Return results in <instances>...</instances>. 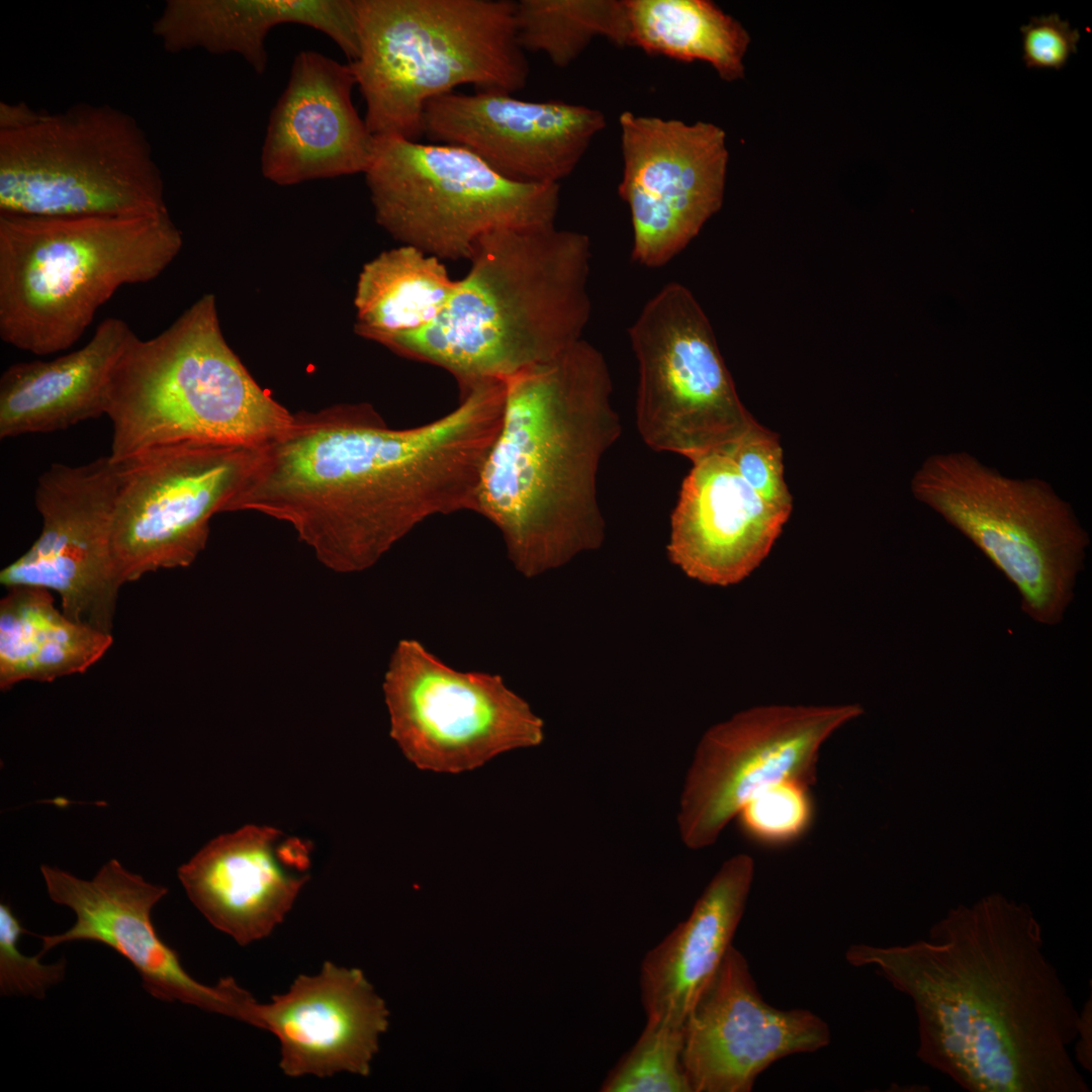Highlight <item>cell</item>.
<instances>
[{
  "mask_svg": "<svg viewBox=\"0 0 1092 1092\" xmlns=\"http://www.w3.org/2000/svg\"><path fill=\"white\" fill-rule=\"evenodd\" d=\"M119 464L109 455L82 465L53 463L37 479L38 538L2 569L0 582L56 592L62 612L111 633L120 583L112 543Z\"/></svg>",
  "mask_w": 1092,
  "mask_h": 1092,
  "instance_id": "15",
  "label": "cell"
},
{
  "mask_svg": "<svg viewBox=\"0 0 1092 1092\" xmlns=\"http://www.w3.org/2000/svg\"><path fill=\"white\" fill-rule=\"evenodd\" d=\"M606 125L597 108L485 90L434 98L423 116L432 143L465 148L502 175L536 183L569 176Z\"/></svg>",
  "mask_w": 1092,
  "mask_h": 1092,
  "instance_id": "19",
  "label": "cell"
},
{
  "mask_svg": "<svg viewBox=\"0 0 1092 1092\" xmlns=\"http://www.w3.org/2000/svg\"><path fill=\"white\" fill-rule=\"evenodd\" d=\"M619 194L630 210L632 258L665 265L722 207L729 152L712 122L623 111Z\"/></svg>",
  "mask_w": 1092,
  "mask_h": 1092,
  "instance_id": "16",
  "label": "cell"
},
{
  "mask_svg": "<svg viewBox=\"0 0 1092 1092\" xmlns=\"http://www.w3.org/2000/svg\"><path fill=\"white\" fill-rule=\"evenodd\" d=\"M257 449L181 443L118 460L112 543L120 583L191 565L206 546L211 518L228 512Z\"/></svg>",
  "mask_w": 1092,
  "mask_h": 1092,
  "instance_id": "13",
  "label": "cell"
},
{
  "mask_svg": "<svg viewBox=\"0 0 1092 1092\" xmlns=\"http://www.w3.org/2000/svg\"><path fill=\"white\" fill-rule=\"evenodd\" d=\"M151 144L130 114L78 103L49 113L0 103V214L141 216L167 212Z\"/></svg>",
  "mask_w": 1092,
  "mask_h": 1092,
  "instance_id": "8",
  "label": "cell"
},
{
  "mask_svg": "<svg viewBox=\"0 0 1092 1092\" xmlns=\"http://www.w3.org/2000/svg\"><path fill=\"white\" fill-rule=\"evenodd\" d=\"M911 491L1006 576L1025 615L1048 627L1063 622L1090 539L1048 482L1010 478L968 452H948L923 461Z\"/></svg>",
  "mask_w": 1092,
  "mask_h": 1092,
  "instance_id": "9",
  "label": "cell"
},
{
  "mask_svg": "<svg viewBox=\"0 0 1092 1092\" xmlns=\"http://www.w3.org/2000/svg\"><path fill=\"white\" fill-rule=\"evenodd\" d=\"M183 246L169 211L141 216L0 214V338L67 350L123 285L150 282Z\"/></svg>",
  "mask_w": 1092,
  "mask_h": 1092,
  "instance_id": "6",
  "label": "cell"
},
{
  "mask_svg": "<svg viewBox=\"0 0 1092 1092\" xmlns=\"http://www.w3.org/2000/svg\"><path fill=\"white\" fill-rule=\"evenodd\" d=\"M356 79L350 65L302 51L271 110L261 151L269 181L293 185L365 173L375 136L352 101Z\"/></svg>",
  "mask_w": 1092,
  "mask_h": 1092,
  "instance_id": "20",
  "label": "cell"
},
{
  "mask_svg": "<svg viewBox=\"0 0 1092 1092\" xmlns=\"http://www.w3.org/2000/svg\"><path fill=\"white\" fill-rule=\"evenodd\" d=\"M40 872L50 898L69 907L76 921L63 933L40 935L39 956L66 942H100L130 962L153 997L253 1023L258 1002L248 991L232 978L214 986L194 980L175 949L159 937L151 913L167 888L147 882L117 859L108 860L91 880L47 864Z\"/></svg>",
  "mask_w": 1092,
  "mask_h": 1092,
  "instance_id": "17",
  "label": "cell"
},
{
  "mask_svg": "<svg viewBox=\"0 0 1092 1092\" xmlns=\"http://www.w3.org/2000/svg\"><path fill=\"white\" fill-rule=\"evenodd\" d=\"M590 256L586 235L554 225L488 233L441 314L382 345L445 369L459 386L506 381L581 340Z\"/></svg>",
  "mask_w": 1092,
  "mask_h": 1092,
  "instance_id": "4",
  "label": "cell"
},
{
  "mask_svg": "<svg viewBox=\"0 0 1092 1092\" xmlns=\"http://www.w3.org/2000/svg\"><path fill=\"white\" fill-rule=\"evenodd\" d=\"M753 877L750 855L739 853L725 860L687 919L646 952L639 986L647 1020L685 1024L732 946Z\"/></svg>",
  "mask_w": 1092,
  "mask_h": 1092,
  "instance_id": "24",
  "label": "cell"
},
{
  "mask_svg": "<svg viewBox=\"0 0 1092 1092\" xmlns=\"http://www.w3.org/2000/svg\"><path fill=\"white\" fill-rule=\"evenodd\" d=\"M383 691L390 736L420 769L471 770L544 739L542 719L502 676L456 670L414 639L395 647Z\"/></svg>",
  "mask_w": 1092,
  "mask_h": 1092,
  "instance_id": "12",
  "label": "cell"
},
{
  "mask_svg": "<svg viewBox=\"0 0 1092 1092\" xmlns=\"http://www.w3.org/2000/svg\"><path fill=\"white\" fill-rule=\"evenodd\" d=\"M106 416L116 461L181 443L260 448L293 421L226 343L213 294L151 339L132 334L112 373Z\"/></svg>",
  "mask_w": 1092,
  "mask_h": 1092,
  "instance_id": "5",
  "label": "cell"
},
{
  "mask_svg": "<svg viewBox=\"0 0 1092 1092\" xmlns=\"http://www.w3.org/2000/svg\"><path fill=\"white\" fill-rule=\"evenodd\" d=\"M629 338L639 372L637 428L653 450L694 461L724 452L755 423L706 313L687 287H662L642 308Z\"/></svg>",
  "mask_w": 1092,
  "mask_h": 1092,
  "instance_id": "11",
  "label": "cell"
},
{
  "mask_svg": "<svg viewBox=\"0 0 1092 1092\" xmlns=\"http://www.w3.org/2000/svg\"><path fill=\"white\" fill-rule=\"evenodd\" d=\"M1076 1059L1085 1070H1092V1000L1086 1001L1083 1009L1079 1011L1077 1029Z\"/></svg>",
  "mask_w": 1092,
  "mask_h": 1092,
  "instance_id": "36",
  "label": "cell"
},
{
  "mask_svg": "<svg viewBox=\"0 0 1092 1092\" xmlns=\"http://www.w3.org/2000/svg\"><path fill=\"white\" fill-rule=\"evenodd\" d=\"M349 65L374 136L418 141L429 101L461 85L512 94L529 77L508 0H356Z\"/></svg>",
  "mask_w": 1092,
  "mask_h": 1092,
  "instance_id": "7",
  "label": "cell"
},
{
  "mask_svg": "<svg viewBox=\"0 0 1092 1092\" xmlns=\"http://www.w3.org/2000/svg\"><path fill=\"white\" fill-rule=\"evenodd\" d=\"M457 284L436 256L407 245L385 251L359 274L355 332L382 345L420 331L441 314Z\"/></svg>",
  "mask_w": 1092,
  "mask_h": 1092,
  "instance_id": "28",
  "label": "cell"
},
{
  "mask_svg": "<svg viewBox=\"0 0 1092 1092\" xmlns=\"http://www.w3.org/2000/svg\"><path fill=\"white\" fill-rule=\"evenodd\" d=\"M809 785L784 782L747 803L737 818L744 833L767 844H782L803 835L813 819Z\"/></svg>",
  "mask_w": 1092,
  "mask_h": 1092,
  "instance_id": "32",
  "label": "cell"
},
{
  "mask_svg": "<svg viewBox=\"0 0 1092 1092\" xmlns=\"http://www.w3.org/2000/svg\"><path fill=\"white\" fill-rule=\"evenodd\" d=\"M366 183L377 223L439 259H469L484 235L554 225L557 183L510 179L469 150L375 136Z\"/></svg>",
  "mask_w": 1092,
  "mask_h": 1092,
  "instance_id": "10",
  "label": "cell"
},
{
  "mask_svg": "<svg viewBox=\"0 0 1092 1092\" xmlns=\"http://www.w3.org/2000/svg\"><path fill=\"white\" fill-rule=\"evenodd\" d=\"M846 961L907 995L917 1057L970 1092H1088L1069 1046L1079 1010L1024 903L1001 894L951 908L927 939L856 943Z\"/></svg>",
  "mask_w": 1092,
  "mask_h": 1092,
  "instance_id": "2",
  "label": "cell"
},
{
  "mask_svg": "<svg viewBox=\"0 0 1092 1092\" xmlns=\"http://www.w3.org/2000/svg\"><path fill=\"white\" fill-rule=\"evenodd\" d=\"M27 931L9 905L0 904V991L2 995H22L42 999L47 991L65 977L66 961L42 964L39 954L28 957L18 946Z\"/></svg>",
  "mask_w": 1092,
  "mask_h": 1092,
  "instance_id": "34",
  "label": "cell"
},
{
  "mask_svg": "<svg viewBox=\"0 0 1092 1092\" xmlns=\"http://www.w3.org/2000/svg\"><path fill=\"white\" fill-rule=\"evenodd\" d=\"M670 517V561L700 582L727 586L754 571L790 515L766 503L723 453L692 461Z\"/></svg>",
  "mask_w": 1092,
  "mask_h": 1092,
  "instance_id": "22",
  "label": "cell"
},
{
  "mask_svg": "<svg viewBox=\"0 0 1092 1092\" xmlns=\"http://www.w3.org/2000/svg\"><path fill=\"white\" fill-rule=\"evenodd\" d=\"M287 23L323 32L349 63L358 57L356 0H168L153 32L169 53L236 54L262 75L268 65L266 38Z\"/></svg>",
  "mask_w": 1092,
  "mask_h": 1092,
  "instance_id": "25",
  "label": "cell"
},
{
  "mask_svg": "<svg viewBox=\"0 0 1092 1092\" xmlns=\"http://www.w3.org/2000/svg\"><path fill=\"white\" fill-rule=\"evenodd\" d=\"M684 1025L646 1020L633 1046L604 1080L602 1092H692L682 1065Z\"/></svg>",
  "mask_w": 1092,
  "mask_h": 1092,
  "instance_id": "31",
  "label": "cell"
},
{
  "mask_svg": "<svg viewBox=\"0 0 1092 1092\" xmlns=\"http://www.w3.org/2000/svg\"><path fill=\"white\" fill-rule=\"evenodd\" d=\"M505 382L475 513L500 532L516 569L534 577L603 544L597 476L621 424L607 362L582 339Z\"/></svg>",
  "mask_w": 1092,
  "mask_h": 1092,
  "instance_id": "3",
  "label": "cell"
},
{
  "mask_svg": "<svg viewBox=\"0 0 1092 1092\" xmlns=\"http://www.w3.org/2000/svg\"><path fill=\"white\" fill-rule=\"evenodd\" d=\"M304 846L275 828L248 825L220 835L178 870L189 899L217 929L246 945L269 935L308 876Z\"/></svg>",
  "mask_w": 1092,
  "mask_h": 1092,
  "instance_id": "23",
  "label": "cell"
},
{
  "mask_svg": "<svg viewBox=\"0 0 1092 1092\" xmlns=\"http://www.w3.org/2000/svg\"><path fill=\"white\" fill-rule=\"evenodd\" d=\"M829 1041L827 1023L813 1012L767 1004L732 945L685 1021L681 1058L692 1092H749L778 1060Z\"/></svg>",
  "mask_w": 1092,
  "mask_h": 1092,
  "instance_id": "18",
  "label": "cell"
},
{
  "mask_svg": "<svg viewBox=\"0 0 1092 1092\" xmlns=\"http://www.w3.org/2000/svg\"><path fill=\"white\" fill-rule=\"evenodd\" d=\"M0 603V688L83 673L112 644L111 633L77 623L54 605L49 589L10 587Z\"/></svg>",
  "mask_w": 1092,
  "mask_h": 1092,
  "instance_id": "27",
  "label": "cell"
},
{
  "mask_svg": "<svg viewBox=\"0 0 1092 1092\" xmlns=\"http://www.w3.org/2000/svg\"><path fill=\"white\" fill-rule=\"evenodd\" d=\"M255 1026L277 1037L279 1065L289 1077L366 1076L388 1010L360 970L326 962L270 1003H258Z\"/></svg>",
  "mask_w": 1092,
  "mask_h": 1092,
  "instance_id": "21",
  "label": "cell"
},
{
  "mask_svg": "<svg viewBox=\"0 0 1092 1092\" xmlns=\"http://www.w3.org/2000/svg\"><path fill=\"white\" fill-rule=\"evenodd\" d=\"M738 473L767 505L791 515L793 497L785 481L779 435L755 423L724 452Z\"/></svg>",
  "mask_w": 1092,
  "mask_h": 1092,
  "instance_id": "33",
  "label": "cell"
},
{
  "mask_svg": "<svg viewBox=\"0 0 1092 1092\" xmlns=\"http://www.w3.org/2000/svg\"><path fill=\"white\" fill-rule=\"evenodd\" d=\"M863 709L846 705H767L735 714L706 731L688 770L677 823L682 842L702 849L763 791L784 782H815L819 751Z\"/></svg>",
  "mask_w": 1092,
  "mask_h": 1092,
  "instance_id": "14",
  "label": "cell"
},
{
  "mask_svg": "<svg viewBox=\"0 0 1092 1092\" xmlns=\"http://www.w3.org/2000/svg\"><path fill=\"white\" fill-rule=\"evenodd\" d=\"M630 47L678 62L708 63L719 77H744L750 35L709 0H625Z\"/></svg>",
  "mask_w": 1092,
  "mask_h": 1092,
  "instance_id": "29",
  "label": "cell"
},
{
  "mask_svg": "<svg viewBox=\"0 0 1092 1092\" xmlns=\"http://www.w3.org/2000/svg\"><path fill=\"white\" fill-rule=\"evenodd\" d=\"M133 333L125 321L107 317L78 350L11 364L0 377V438L62 431L106 416L112 373Z\"/></svg>",
  "mask_w": 1092,
  "mask_h": 1092,
  "instance_id": "26",
  "label": "cell"
},
{
  "mask_svg": "<svg viewBox=\"0 0 1092 1092\" xmlns=\"http://www.w3.org/2000/svg\"><path fill=\"white\" fill-rule=\"evenodd\" d=\"M515 26L525 53H543L558 68L573 63L596 37L630 47L625 0H522Z\"/></svg>",
  "mask_w": 1092,
  "mask_h": 1092,
  "instance_id": "30",
  "label": "cell"
},
{
  "mask_svg": "<svg viewBox=\"0 0 1092 1092\" xmlns=\"http://www.w3.org/2000/svg\"><path fill=\"white\" fill-rule=\"evenodd\" d=\"M1020 31L1022 60L1030 69H1062L1080 39L1078 29L1057 13L1032 17Z\"/></svg>",
  "mask_w": 1092,
  "mask_h": 1092,
  "instance_id": "35",
  "label": "cell"
},
{
  "mask_svg": "<svg viewBox=\"0 0 1092 1092\" xmlns=\"http://www.w3.org/2000/svg\"><path fill=\"white\" fill-rule=\"evenodd\" d=\"M459 389L454 410L407 429L389 427L367 402L293 414L285 433L257 449L228 512L290 524L334 571L370 568L425 520L475 513L506 383Z\"/></svg>",
  "mask_w": 1092,
  "mask_h": 1092,
  "instance_id": "1",
  "label": "cell"
}]
</instances>
